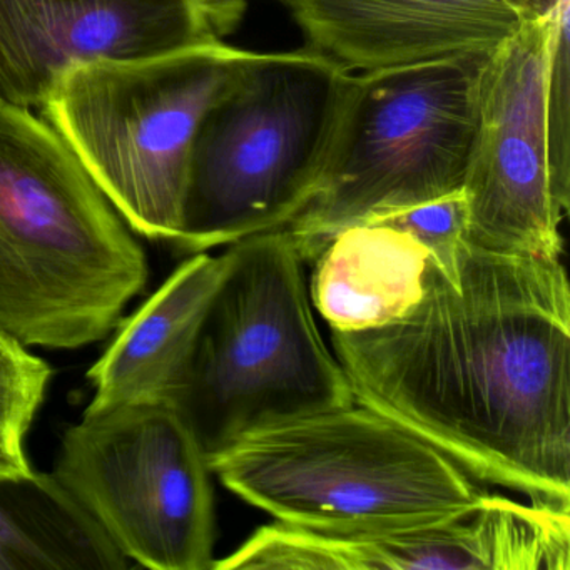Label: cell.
Returning a JSON list of instances; mask_svg holds the SVG:
<instances>
[{
	"label": "cell",
	"instance_id": "9a60e30c",
	"mask_svg": "<svg viewBox=\"0 0 570 570\" xmlns=\"http://www.w3.org/2000/svg\"><path fill=\"white\" fill-rule=\"evenodd\" d=\"M129 560L56 479H0V570H122Z\"/></svg>",
	"mask_w": 570,
	"mask_h": 570
},
{
	"label": "cell",
	"instance_id": "5b68a950",
	"mask_svg": "<svg viewBox=\"0 0 570 570\" xmlns=\"http://www.w3.org/2000/svg\"><path fill=\"white\" fill-rule=\"evenodd\" d=\"M352 78L306 48L255 52L199 122L176 248L286 228L318 188Z\"/></svg>",
	"mask_w": 570,
	"mask_h": 570
},
{
	"label": "cell",
	"instance_id": "8992f818",
	"mask_svg": "<svg viewBox=\"0 0 570 570\" xmlns=\"http://www.w3.org/2000/svg\"><path fill=\"white\" fill-rule=\"evenodd\" d=\"M253 56L222 41L86 62L41 109L131 232L175 245L199 122Z\"/></svg>",
	"mask_w": 570,
	"mask_h": 570
},
{
	"label": "cell",
	"instance_id": "277c9868",
	"mask_svg": "<svg viewBox=\"0 0 570 570\" xmlns=\"http://www.w3.org/2000/svg\"><path fill=\"white\" fill-rule=\"evenodd\" d=\"M225 255V276L171 403L208 459L246 433L356 403L316 325L288 229L239 239Z\"/></svg>",
	"mask_w": 570,
	"mask_h": 570
},
{
	"label": "cell",
	"instance_id": "3957f363",
	"mask_svg": "<svg viewBox=\"0 0 570 570\" xmlns=\"http://www.w3.org/2000/svg\"><path fill=\"white\" fill-rule=\"evenodd\" d=\"M208 463L229 492L276 522L338 535L450 522L489 493L412 430L360 403L246 433Z\"/></svg>",
	"mask_w": 570,
	"mask_h": 570
},
{
	"label": "cell",
	"instance_id": "2e32d148",
	"mask_svg": "<svg viewBox=\"0 0 570 570\" xmlns=\"http://www.w3.org/2000/svg\"><path fill=\"white\" fill-rule=\"evenodd\" d=\"M52 379L46 360L0 330V479H21L35 472L26 436Z\"/></svg>",
	"mask_w": 570,
	"mask_h": 570
},
{
	"label": "cell",
	"instance_id": "8fae6325",
	"mask_svg": "<svg viewBox=\"0 0 570 570\" xmlns=\"http://www.w3.org/2000/svg\"><path fill=\"white\" fill-rule=\"evenodd\" d=\"M242 11V0H0V101L41 109L76 66L216 45Z\"/></svg>",
	"mask_w": 570,
	"mask_h": 570
},
{
	"label": "cell",
	"instance_id": "9c48e42d",
	"mask_svg": "<svg viewBox=\"0 0 570 570\" xmlns=\"http://www.w3.org/2000/svg\"><path fill=\"white\" fill-rule=\"evenodd\" d=\"M523 19L492 49L480 78L466 166V239L490 252L562 259L570 203L553 185L547 139V45L553 19Z\"/></svg>",
	"mask_w": 570,
	"mask_h": 570
},
{
	"label": "cell",
	"instance_id": "7a4b0ae2",
	"mask_svg": "<svg viewBox=\"0 0 570 570\" xmlns=\"http://www.w3.org/2000/svg\"><path fill=\"white\" fill-rule=\"evenodd\" d=\"M148 278L141 243L59 132L0 101V330L29 348L102 342Z\"/></svg>",
	"mask_w": 570,
	"mask_h": 570
},
{
	"label": "cell",
	"instance_id": "e0dca14e",
	"mask_svg": "<svg viewBox=\"0 0 570 570\" xmlns=\"http://www.w3.org/2000/svg\"><path fill=\"white\" fill-rule=\"evenodd\" d=\"M366 223L395 226L415 236L432 253L430 262L452 268L466 242V203L462 189L443 198Z\"/></svg>",
	"mask_w": 570,
	"mask_h": 570
},
{
	"label": "cell",
	"instance_id": "52a82bcc",
	"mask_svg": "<svg viewBox=\"0 0 570 570\" xmlns=\"http://www.w3.org/2000/svg\"><path fill=\"white\" fill-rule=\"evenodd\" d=\"M489 55L353 75L318 188L286 226L305 265L348 226L463 188Z\"/></svg>",
	"mask_w": 570,
	"mask_h": 570
},
{
	"label": "cell",
	"instance_id": "4fadbf2b",
	"mask_svg": "<svg viewBox=\"0 0 570 570\" xmlns=\"http://www.w3.org/2000/svg\"><path fill=\"white\" fill-rule=\"evenodd\" d=\"M225 272V253H196L138 312L121 318L111 345L88 372L95 399L85 413L141 403L171 405Z\"/></svg>",
	"mask_w": 570,
	"mask_h": 570
},
{
	"label": "cell",
	"instance_id": "ba28073f",
	"mask_svg": "<svg viewBox=\"0 0 570 570\" xmlns=\"http://www.w3.org/2000/svg\"><path fill=\"white\" fill-rule=\"evenodd\" d=\"M55 476L126 559L153 570L212 569L213 472L171 405L85 413L62 436Z\"/></svg>",
	"mask_w": 570,
	"mask_h": 570
},
{
	"label": "cell",
	"instance_id": "30bf717a",
	"mask_svg": "<svg viewBox=\"0 0 570 570\" xmlns=\"http://www.w3.org/2000/svg\"><path fill=\"white\" fill-rule=\"evenodd\" d=\"M215 570H569L570 509L487 493L466 515L382 533L259 527Z\"/></svg>",
	"mask_w": 570,
	"mask_h": 570
},
{
	"label": "cell",
	"instance_id": "6da1fadb",
	"mask_svg": "<svg viewBox=\"0 0 570 570\" xmlns=\"http://www.w3.org/2000/svg\"><path fill=\"white\" fill-rule=\"evenodd\" d=\"M355 402L485 485L570 509V286L562 259L466 239L399 322L332 332Z\"/></svg>",
	"mask_w": 570,
	"mask_h": 570
},
{
	"label": "cell",
	"instance_id": "5bb4252c",
	"mask_svg": "<svg viewBox=\"0 0 570 570\" xmlns=\"http://www.w3.org/2000/svg\"><path fill=\"white\" fill-rule=\"evenodd\" d=\"M430 258L422 242L395 226H348L312 263V305L332 332L399 322L425 295Z\"/></svg>",
	"mask_w": 570,
	"mask_h": 570
},
{
	"label": "cell",
	"instance_id": "7c38bea8",
	"mask_svg": "<svg viewBox=\"0 0 570 570\" xmlns=\"http://www.w3.org/2000/svg\"><path fill=\"white\" fill-rule=\"evenodd\" d=\"M306 49L346 71L489 52L519 29L505 0H278Z\"/></svg>",
	"mask_w": 570,
	"mask_h": 570
}]
</instances>
